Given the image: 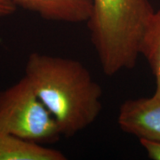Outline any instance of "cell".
I'll list each match as a JSON object with an SVG mask.
<instances>
[{"label": "cell", "mask_w": 160, "mask_h": 160, "mask_svg": "<svg viewBox=\"0 0 160 160\" xmlns=\"http://www.w3.org/2000/svg\"><path fill=\"white\" fill-rule=\"evenodd\" d=\"M24 77L54 118L62 136L83 131L102 111V89L78 60L32 52Z\"/></svg>", "instance_id": "6da1fadb"}, {"label": "cell", "mask_w": 160, "mask_h": 160, "mask_svg": "<svg viewBox=\"0 0 160 160\" xmlns=\"http://www.w3.org/2000/svg\"><path fill=\"white\" fill-rule=\"evenodd\" d=\"M154 12L149 0H92L86 23L105 74L136 65L142 37Z\"/></svg>", "instance_id": "7a4b0ae2"}, {"label": "cell", "mask_w": 160, "mask_h": 160, "mask_svg": "<svg viewBox=\"0 0 160 160\" xmlns=\"http://www.w3.org/2000/svg\"><path fill=\"white\" fill-rule=\"evenodd\" d=\"M0 129L42 145L62 137L54 118L25 77L0 92Z\"/></svg>", "instance_id": "3957f363"}, {"label": "cell", "mask_w": 160, "mask_h": 160, "mask_svg": "<svg viewBox=\"0 0 160 160\" xmlns=\"http://www.w3.org/2000/svg\"><path fill=\"white\" fill-rule=\"evenodd\" d=\"M118 124L140 141L160 142V94L125 101L118 110Z\"/></svg>", "instance_id": "277c9868"}, {"label": "cell", "mask_w": 160, "mask_h": 160, "mask_svg": "<svg viewBox=\"0 0 160 160\" xmlns=\"http://www.w3.org/2000/svg\"><path fill=\"white\" fill-rule=\"evenodd\" d=\"M16 6L33 12L50 22H87L92 0H9Z\"/></svg>", "instance_id": "5b68a950"}, {"label": "cell", "mask_w": 160, "mask_h": 160, "mask_svg": "<svg viewBox=\"0 0 160 160\" xmlns=\"http://www.w3.org/2000/svg\"><path fill=\"white\" fill-rule=\"evenodd\" d=\"M57 149L18 138L0 129V160H64Z\"/></svg>", "instance_id": "8992f818"}, {"label": "cell", "mask_w": 160, "mask_h": 160, "mask_svg": "<svg viewBox=\"0 0 160 160\" xmlns=\"http://www.w3.org/2000/svg\"><path fill=\"white\" fill-rule=\"evenodd\" d=\"M140 55H143L149 63L156 81V93L160 94V10L155 11L144 29Z\"/></svg>", "instance_id": "52a82bcc"}, {"label": "cell", "mask_w": 160, "mask_h": 160, "mask_svg": "<svg viewBox=\"0 0 160 160\" xmlns=\"http://www.w3.org/2000/svg\"><path fill=\"white\" fill-rule=\"evenodd\" d=\"M140 142L150 159L160 160V142L146 140H141Z\"/></svg>", "instance_id": "ba28073f"}, {"label": "cell", "mask_w": 160, "mask_h": 160, "mask_svg": "<svg viewBox=\"0 0 160 160\" xmlns=\"http://www.w3.org/2000/svg\"><path fill=\"white\" fill-rule=\"evenodd\" d=\"M16 6L9 0H0V18L6 17L14 13Z\"/></svg>", "instance_id": "9c48e42d"}]
</instances>
